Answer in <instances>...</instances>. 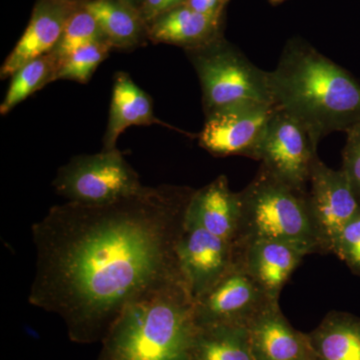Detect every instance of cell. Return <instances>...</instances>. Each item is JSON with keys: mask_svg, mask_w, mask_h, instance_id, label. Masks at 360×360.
<instances>
[{"mask_svg": "<svg viewBox=\"0 0 360 360\" xmlns=\"http://www.w3.org/2000/svg\"><path fill=\"white\" fill-rule=\"evenodd\" d=\"M60 63L53 51L28 61L13 75L6 96L0 106V113L6 115L37 90L52 82Z\"/></svg>", "mask_w": 360, "mask_h": 360, "instance_id": "obj_21", "label": "cell"}, {"mask_svg": "<svg viewBox=\"0 0 360 360\" xmlns=\"http://www.w3.org/2000/svg\"><path fill=\"white\" fill-rule=\"evenodd\" d=\"M331 253H335L352 274L360 277V212L340 232Z\"/></svg>", "mask_w": 360, "mask_h": 360, "instance_id": "obj_24", "label": "cell"}, {"mask_svg": "<svg viewBox=\"0 0 360 360\" xmlns=\"http://www.w3.org/2000/svg\"><path fill=\"white\" fill-rule=\"evenodd\" d=\"M112 46L108 40L80 47L65 60L61 61L52 82L72 80L79 84H86L96 72L97 68L108 58Z\"/></svg>", "mask_w": 360, "mask_h": 360, "instance_id": "obj_23", "label": "cell"}, {"mask_svg": "<svg viewBox=\"0 0 360 360\" xmlns=\"http://www.w3.org/2000/svg\"><path fill=\"white\" fill-rule=\"evenodd\" d=\"M243 217L236 245L276 240L322 255L307 191L291 186L260 165L240 191Z\"/></svg>", "mask_w": 360, "mask_h": 360, "instance_id": "obj_4", "label": "cell"}, {"mask_svg": "<svg viewBox=\"0 0 360 360\" xmlns=\"http://www.w3.org/2000/svg\"><path fill=\"white\" fill-rule=\"evenodd\" d=\"M187 56L200 80L205 115L240 106H276L269 71L253 65L221 37L187 49Z\"/></svg>", "mask_w": 360, "mask_h": 360, "instance_id": "obj_5", "label": "cell"}, {"mask_svg": "<svg viewBox=\"0 0 360 360\" xmlns=\"http://www.w3.org/2000/svg\"><path fill=\"white\" fill-rule=\"evenodd\" d=\"M186 0H144L143 18L146 20H155L162 14L184 4Z\"/></svg>", "mask_w": 360, "mask_h": 360, "instance_id": "obj_26", "label": "cell"}, {"mask_svg": "<svg viewBox=\"0 0 360 360\" xmlns=\"http://www.w3.org/2000/svg\"><path fill=\"white\" fill-rule=\"evenodd\" d=\"M195 333L188 288L169 284L125 307L101 340L98 360H189Z\"/></svg>", "mask_w": 360, "mask_h": 360, "instance_id": "obj_3", "label": "cell"}, {"mask_svg": "<svg viewBox=\"0 0 360 360\" xmlns=\"http://www.w3.org/2000/svg\"><path fill=\"white\" fill-rule=\"evenodd\" d=\"M77 9L72 0H39L30 25L2 65L1 79L13 77L28 61L53 51Z\"/></svg>", "mask_w": 360, "mask_h": 360, "instance_id": "obj_12", "label": "cell"}, {"mask_svg": "<svg viewBox=\"0 0 360 360\" xmlns=\"http://www.w3.org/2000/svg\"><path fill=\"white\" fill-rule=\"evenodd\" d=\"M272 4H281V2L284 1V0H270Z\"/></svg>", "mask_w": 360, "mask_h": 360, "instance_id": "obj_28", "label": "cell"}, {"mask_svg": "<svg viewBox=\"0 0 360 360\" xmlns=\"http://www.w3.org/2000/svg\"><path fill=\"white\" fill-rule=\"evenodd\" d=\"M193 193L163 184L108 205L52 206L32 227L28 302L61 317L72 342H101L130 303L186 284L176 248Z\"/></svg>", "mask_w": 360, "mask_h": 360, "instance_id": "obj_1", "label": "cell"}, {"mask_svg": "<svg viewBox=\"0 0 360 360\" xmlns=\"http://www.w3.org/2000/svg\"><path fill=\"white\" fill-rule=\"evenodd\" d=\"M84 7L96 18L111 46L130 49L141 41L143 30L141 18L124 2L91 0Z\"/></svg>", "mask_w": 360, "mask_h": 360, "instance_id": "obj_20", "label": "cell"}, {"mask_svg": "<svg viewBox=\"0 0 360 360\" xmlns=\"http://www.w3.org/2000/svg\"><path fill=\"white\" fill-rule=\"evenodd\" d=\"M274 302L245 271L236 258L231 267L207 292L194 302L198 328L232 326L248 328Z\"/></svg>", "mask_w": 360, "mask_h": 360, "instance_id": "obj_7", "label": "cell"}, {"mask_svg": "<svg viewBox=\"0 0 360 360\" xmlns=\"http://www.w3.org/2000/svg\"><path fill=\"white\" fill-rule=\"evenodd\" d=\"M52 184L68 202L87 205L112 203L144 186L117 148L72 158L59 168Z\"/></svg>", "mask_w": 360, "mask_h": 360, "instance_id": "obj_6", "label": "cell"}, {"mask_svg": "<svg viewBox=\"0 0 360 360\" xmlns=\"http://www.w3.org/2000/svg\"><path fill=\"white\" fill-rule=\"evenodd\" d=\"M220 15H207L182 4L156 18L149 30L155 42L191 49L219 39Z\"/></svg>", "mask_w": 360, "mask_h": 360, "instance_id": "obj_17", "label": "cell"}, {"mask_svg": "<svg viewBox=\"0 0 360 360\" xmlns=\"http://www.w3.org/2000/svg\"><path fill=\"white\" fill-rule=\"evenodd\" d=\"M186 217L210 233L236 243L240 232L243 206L240 193H234L225 175L194 191Z\"/></svg>", "mask_w": 360, "mask_h": 360, "instance_id": "obj_15", "label": "cell"}, {"mask_svg": "<svg viewBox=\"0 0 360 360\" xmlns=\"http://www.w3.org/2000/svg\"><path fill=\"white\" fill-rule=\"evenodd\" d=\"M189 360H255L248 328L196 326Z\"/></svg>", "mask_w": 360, "mask_h": 360, "instance_id": "obj_19", "label": "cell"}, {"mask_svg": "<svg viewBox=\"0 0 360 360\" xmlns=\"http://www.w3.org/2000/svg\"><path fill=\"white\" fill-rule=\"evenodd\" d=\"M309 184L310 212L322 255H326L331 253L343 227L360 212V201L342 169L328 167L319 156L312 165Z\"/></svg>", "mask_w": 360, "mask_h": 360, "instance_id": "obj_10", "label": "cell"}, {"mask_svg": "<svg viewBox=\"0 0 360 360\" xmlns=\"http://www.w3.org/2000/svg\"><path fill=\"white\" fill-rule=\"evenodd\" d=\"M106 40L108 39L96 18L84 7H82L77 8L70 16L58 45L52 51L56 53L61 63V61L65 60L80 47Z\"/></svg>", "mask_w": 360, "mask_h": 360, "instance_id": "obj_22", "label": "cell"}, {"mask_svg": "<svg viewBox=\"0 0 360 360\" xmlns=\"http://www.w3.org/2000/svg\"><path fill=\"white\" fill-rule=\"evenodd\" d=\"M274 108L276 106H240L210 113L198 134L200 146L219 158L239 155L258 160Z\"/></svg>", "mask_w": 360, "mask_h": 360, "instance_id": "obj_9", "label": "cell"}, {"mask_svg": "<svg viewBox=\"0 0 360 360\" xmlns=\"http://www.w3.org/2000/svg\"><path fill=\"white\" fill-rule=\"evenodd\" d=\"M227 1L229 0H186L184 4L200 13L221 16L222 8Z\"/></svg>", "mask_w": 360, "mask_h": 360, "instance_id": "obj_27", "label": "cell"}, {"mask_svg": "<svg viewBox=\"0 0 360 360\" xmlns=\"http://www.w3.org/2000/svg\"><path fill=\"white\" fill-rule=\"evenodd\" d=\"M276 108L302 123L316 148L360 122V84L347 70L302 40H290L269 71Z\"/></svg>", "mask_w": 360, "mask_h": 360, "instance_id": "obj_2", "label": "cell"}, {"mask_svg": "<svg viewBox=\"0 0 360 360\" xmlns=\"http://www.w3.org/2000/svg\"><path fill=\"white\" fill-rule=\"evenodd\" d=\"M317 156V148L302 123L276 106L260 148V165L290 186L307 191Z\"/></svg>", "mask_w": 360, "mask_h": 360, "instance_id": "obj_8", "label": "cell"}, {"mask_svg": "<svg viewBox=\"0 0 360 360\" xmlns=\"http://www.w3.org/2000/svg\"><path fill=\"white\" fill-rule=\"evenodd\" d=\"M309 335L315 360H360V317L356 315L333 310Z\"/></svg>", "mask_w": 360, "mask_h": 360, "instance_id": "obj_18", "label": "cell"}, {"mask_svg": "<svg viewBox=\"0 0 360 360\" xmlns=\"http://www.w3.org/2000/svg\"><path fill=\"white\" fill-rule=\"evenodd\" d=\"M347 134L341 169L347 175L360 201V122L348 129Z\"/></svg>", "mask_w": 360, "mask_h": 360, "instance_id": "obj_25", "label": "cell"}, {"mask_svg": "<svg viewBox=\"0 0 360 360\" xmlns=\"http://www.w3.org/2000/svg\"><path fill=\"white\" fill-rule=\"evenodd\" d=\"M238 259L245 271L274 302L309 252L300 246L276 240H255L236 245Z\"/></svg>", "mask_w": 360, "mask_h": 360, "instance_id": "obj_14", "label": "cell"}, {"mask_svg": "<svg viewBox=\"0 0 360 360\" xmlns=\"http://www.w3.org/2000/svg\"><path fill=\"white\" fill-rule=\"evenodd\" d=\"M176 253L182 276L195 302L233 266L238 248L236 243L210 233L186 217Z\"/></svg>", "mask_w": 360, "mask_h": 360, "instance_id": "obj_11", "label": "cell"}, {"mask_svg": "<svg viewBox=\"0 0 360 360\" xmlns=\"http://www.w3.org/2000/svg\"><path fill=\"white\" fill-rule=\"evenodd\" d=\"M255 360H315L309 333L293 328L279 302L269 304L248 328Z\"/></svg>", "mask_w": 360, "mask_h": 360, "instance_id": "obj_13", "label": "cell"}, {"mask_svg": "<svg viewBox=\"0 0 360 360\" xmlns=\"http://www.w3.org/2000/svg\"><path fill=\"white\" fill-rule=\"evenodd\" d=\"M151 124L165 125L172 129L170 125L156 117L148 94L139 89L127 73H117L113 84L104 149H115L120 135L132 125Z\"/></svg>", "mask_w": 360, "mask_h": 360, "instance_id": "obj_16", "label": "cell"}]
</instances>
